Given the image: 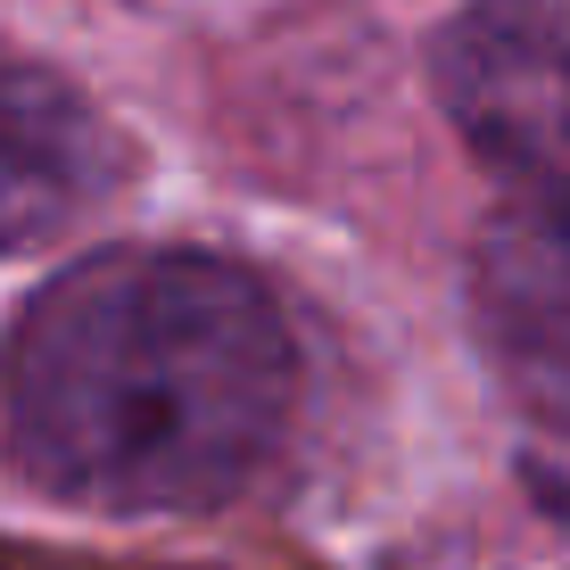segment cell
Masks as SVG:
<instances>
[{"label":"cell","instance_id":"6da1fadb","mask_svg":"<svg viewBox=\"0 0 570 570\" xmlns=\"http://www.w3.org/2000/svg\"><path fill=\"white\" fill-rule=\"evenodd\" d=\"M282 306L190 248H116L33 298L0 372V439L33 488L91 513H190L248 480L289 422Z\"/></svg>","mask_w":570,"mask_h":570},{"label":"cell","instance_id":"7a4b0ae2","mask_svg":"<svg viewBox=\"0 0 570 570\" xmlns=\"http://www.w3.org/2000/svg\"><path fill=\"white\" fill-rule=\"evenodd\" d=\"M430 75L513 207L570 232V0H471L430 42Z\"/></svg>","mask_w":570,"mask_h":570},{"label":"cell","instance_id":"3957f363","mask_svg":"<svg viewBox=\"0 0 570 570\" xmlns=\"http://www.w3.org/2000/svg\"><path fill=\"white\" fill-rule=\"evenodd\" d=\"M125 174V141L75 83L0 67V257L58 240Z\"/></svg>","mask_w":570,"mask_h":570},{"label":"cell","instance_id":"277c9868","mask_svg":"<svg viewBox=\"0 0 570 570\" xmlns=\"http://www.w3.org/2000/svg\"><path fill=\"white\" fill-rule=\"evenodd\" d=\"M480 323L513 381L538 405L570 414V232L538 215H504L480 240Z\"/></svg>","mask_w":570,"mask_h":570}]
</instances>
